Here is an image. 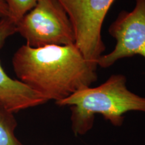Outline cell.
<instances>
[{
  "instance_id": "cell-1",
  "label": "cell",
  "mask_w": 145,
  "mask_h": 145,
  "mask_svg": "<svg viewBox=\"0 0 145 145\" xmlns=\"http://www.w3.org/2000/svg\"><path fill=\"white\" fill-rule=\"evenodd\" d=\"M18 80L47 101L63 100L97 79L96 63L83 57L75 44L20 47L12 59Z\"/></svg>"
},
{
  "instance_id": "cell-2",
  "label": "cell",
  "mask_w": 145,
  "mask_h": 145,
  "mask_svg": "<svg viewBox=\"0 0 145 145\" xmlns=\"http://www.w3.org/2000/svg\"><path fill=\"white\" fill-rule=\"evenodd\" d=\"M56 104L70 107L71 128L77 136L86 135L93 128L95 114L120 126L127 112L145 113V97L128 89L122 74H114L100 86L83 88Z\"/></svg>"
},
{
  "instance_id": "cell-3",
  "label": "cell",
  "mask_w": 145,
  "mask_h": 145,
  "mask_svg": "<svg viewBox=\"0 0 145 145\" xmlns=\"http://www.w3.org/2000/svg\"><path fill=\"white\" fill-rule=\"evenodd\" d=\"M16 28L32 48L75 44L71 22L58 0H39L16 24Z\"/></svg>"
},
{
  "instance_id": "cell-4",
  "label": "cell",
  "mask_w": 145,
  "mask_h": 145,
  "mask_svg": "<svg viewBox=\"0 0 145 145\" xmlns=\"http://www.w3.org/2000/svg\"><path fill=\"white\" fill-rule=\"evenodd\" d=\"M67 14L75 34V45L85 59L97 63L106 50L103 23L114 0H58Z\"/></svg>"
},
{
  "instance_id": "cell-5",
  "label": "cell",
  "mask_w": 145,
  "mask_h": 145,
  "mask_svg": "<svg viewBox=\"0 0 145 145\" xmlns=\"http://www.w3.org/2000/svg\"><path fill=\"white\" fill-rule=\"evenodd\" d=\"M108 32L116 40V44L111 52L99 58L97 67H110L120 59L135 55L145 59V0H136L131 12H121Z\"/></svg>"
},
{
  "instance_id": "cell-6",
  "label": "cell",
  "mask_w": 145,
  "mask_h": 145,
  "mask_svg": "<svg viewBox=\"0 0 145 145\" xmlns=\"http://www.w3.org/2000/svg\"><path fill=\"white\" fill-rule=\"evenodd\" d=\"M17 32L16 24L8 17L0 18V48L6 40ZM41 94L19 80L9 77L0 64V103L8 111L16 112L44 104Z\"/></svg>"
},
{
  "instance_id": "cell-7",
  "label": "cell",
  "mask_w": 145,
  "mask_h": 145,
  "mask_svg": "<svg viewBox=\"0 0 145 145\" xmlns=\"http://www.w3.org/2000/svg\"><path fill=\"white\" fill-rule=\"evenodd\" d=\"M16 127L13 113L0 103V145H23L14 135Z\"/></svg>"
},
{
  "instance_id": "cell-8",
  "label": "cell",
  "mask_w": 145,
  "mask_h": 145,
  "mask_svg": "<svg viewBox=\"0 0 145 145\" xmlns=\"http://www.w3.org/2000/svg\"><path fill=\"white\" fill-rule=\"evenodd\" d=\"M8 9V18L17 24L39 0H3Z\"/></svg>"
},
{
  "instance_id": "cell-9",
  "label": "cell",
  "mask_w": 145,
  "mask_h": 145,
  "mask_svg": "<svg viewBox=\"0 0 145 145\" xmlns=\"http://www.w3.org/2000/svg\"><path fill=\"white\" fill-rule=\"evenodd\" d=\"M8 9L3 0H0V18L8 17Z\"/></svg>"
}]
</instances>
